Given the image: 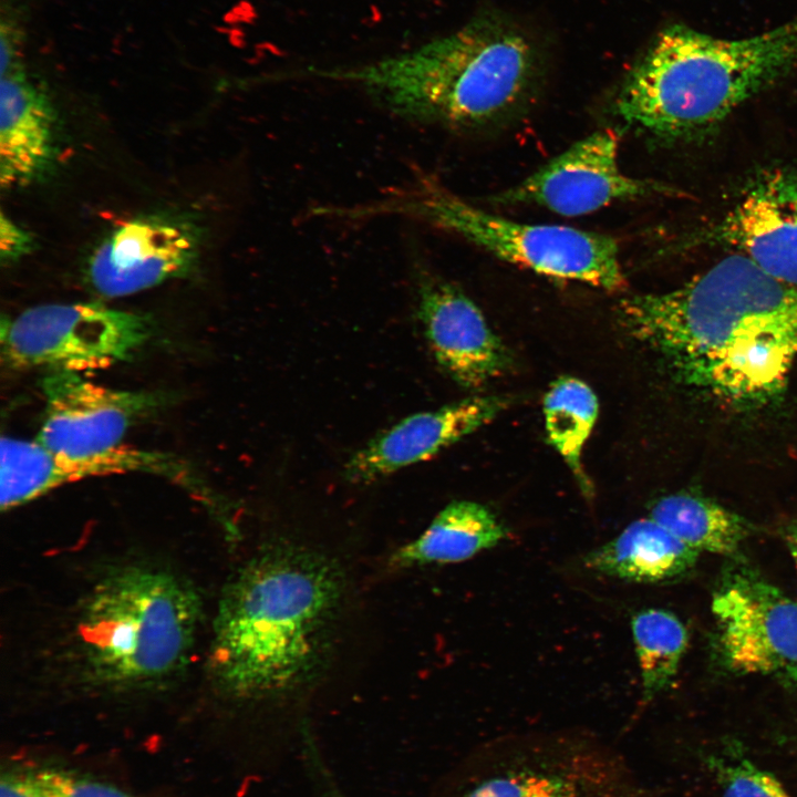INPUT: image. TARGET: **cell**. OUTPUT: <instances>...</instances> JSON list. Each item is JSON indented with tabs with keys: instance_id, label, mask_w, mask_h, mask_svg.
Wrapping results in <instances>:
<instances>
[{
	"instance_id": "ffe728a7",
	"label": "cell",
	"mask_w": 797,
	"mask_h": 797,
	"mask_svg": "<svg viewBox=\"0 0 797 797\" xmlns=\"http://www.w3.org/2000/svg\"><path fill=\"white\" fill-rule=\"evenodd\" d=\"M598 407L593 391L582 381L569 376L552 383L544 400L548 441L584 493L591 491V486L581 465V453L596 423Z\"/></svg>"
},
{
	"instance_id": "44dd1931",
	"label": "cell",
	"mask_w": 797,
	"mask_h": 797,
	"mask_svg": "<svg viewBox=\"0 0 797 797\" xmlns=\"http://www.w3.org/2000/svg\"><path fill=\"white\" fill-rule=\"evenodd\" d=\"M631 631L636 652L642 701L649 703L672 683L689 634L681 620L663 609H645L631 619Z\"/></svg>"
},
{
	"instance_id": "cb8c5ba5",
	"label": "cell",
	"mask_w": 797,
	"mask_h": 797,
	"mask_svg": "<svg viewBox=\"0 0 797 797\" xmlns=\"http://www.w3.org/2000/svg\"><path fill=\"white\" fill-rule=\"evenodd\" d=\"M35 772L63 797H139L107 782L62 768Z\"/></svg>"
},
{
	"instance_id": "9a60e30c",
	"label": "cell",
	"mask_w": 797,
	"mask_h": 797,
	"mask_svg": "<svg viewBox=\"0 0 797 797\" xmlns=\"http://www.w3.org/2000/svg\"><path fill=\"white\" fill-rule=\"evenodd\" d=\"M506 405L503 396H477L410 415L354 452L344 477L370 484L426 460L490 422Z\"/></svg>"
},
{
	"instance_id": "5bb4252c",
	"label": "cell",
	"mask_w": 797,
	"mask_h": 797,
	"mask_svg": "<svg viewBox=\"0 0 797 797\" xmlns=\"http://www.w3.org/2000/svg\"><path fill=\"white\" fill-rule=\"evenodd\" d=\"M417 315L437 363L458 384L477 389L504 373L509 354L482 311L457 287L421 268Z\"/></svg>"
},
{
	"instance_id": "52a82bcc",
	"label": "cell",
	"mask_w": 797,
	"mask_h": 797,
	"mask_svg": "<svg viewBox=\"0 0 797 797\" xmlns=\"http://www.w3.org/2000/svg\"><path fill=\"white\" fill-rule=\"evenodd\" d=\"M143 314L97 302L42 304L1 320L9 368L87 375L130 360L149 339Z\"/></svg>"
},
{
	"instance_id": "ba28073f",
	"label": "cell",
	"mask_w": 797,
	"mask_h": 797,
	"mask_svg": "<svg viewBox=\"0 0 797 797\" xmlns=\"http://www.w3.org/2000/svg\"><path fill=\"white\" fill-rule=\"evenodd\" d=\"M715 649L725 670L797 687V601L746 565L726 569L713 593Z\"/></svg>"
},
{
	"instance_id": "f1b7e54d",
	"label": "cell",
	"mask_w": 797,
	"mask_h": 797,
	"mask_svg": "<svg viewBox=\"0 0 797 797\" xmlns=\"http://www.w3.org/2000/svg\"><path fill=\"white\" fill-rule=\"evenodd\" d=\"M797 520V519H796Z\"/></svg>"
},
{
	"instance_id": "4316f807",
	"label": "cell",
	"mask_w": 797,
	"mask_h": 797,
	"mask_svg": "<svg viewBox=\"0 0 797 797\" xmlns=\"http://www.w3.org/2000/svg\"><path fill=\"white\" fill-rule=\"evenodd\" d=\"M309 743L308 757L312 765L314 778L319 791L317 797H345L344 794L337 787L335 783L329 777L327 768L322 765L318 753L312 749V745Z\"/></svg>"
},
{
	"instance_id": "5b68a950",
	"label": "cell",
	"mask_w": 797,
	"mask_h": 797,
	"mask_svg": "<svg viewBox=\"0 0 797 797\" xmlns=\"http://www.w3.org/2000/svg\"><path fill=\"white\" fill-rule=\"evenodd\" d=\"M201 602L175 573L128 566L105 576L83 604L80 653L89 680L142 689L165 682L188 662Z\"/></svg>"
},
{
	"instance_id": "484cf974",
	"label": "cell",
	"mask_w": 797,
	"mask_h": 797,
	"mask_svg": "<svg viewBox=\"0 0 797 797\" xmlns=\"http://www.w3.org/2000/svg\"><path fill=\"white\" fill-rule=\"evenodd\" d=\"M33 249L32 237L4 213L0 218V257L2 261L12 262L28 255Z\"/></svg>"
},
{
	"instance_id": "8992f818",
	"label": "cell",
	"mask_w": 797,
	"mask_h": 797,
	"mask_svg": "<svg viewBox=\"0 0 797 797\" xmlns=\"http://www.w3.org/2000/svg\"><path fill=\"white\" fill-rule=\"evenodd\" d=\"M341 214L354 220L384 215L417 219L539 275L608 291L627 286L614 238L566 226L517 222L490 214L426 174H416L406 185L371 203L343 207Z\"/></svg>"
},
{
	"instance_id": "e0dca14e",
	"label": "cell",
	"mask_w": 797,
	"mask_h": 797,
	"mask_svg": "<svg viewBox=\"0 0 797 797\" xmlns=\"http://www.w3.org/2000/svg\"><path fill=\"white\" fill-rule=\"evenodd\" d=\"M698 555L649 517L632 521L614 538L589 551L583 563L610 578L660 583L689 572Z\"/></svg>"
},
{
	"instance_id": "2e32d148",
	"label": "cell",
	"mask_w": 797,
	"mask_h": 797,
	"mask_svg": "<svg viewBox=\"0 0 797 797\" xmlns=\"http://www.w3.org/2000/svg\"><path fill=\"white\" fill-rule=\"evenodd\" d=\"M54 115L44 93L20 68L1 75L0 184L23 186L51 168L55 155Z\"/></svg>"
},
{
	"instance_id": "7402d4cb",
	"label": "cell",
	"mask_w": 797,
	"mask_h": 797,
	"mask_svg": "<svg viewBox=\"0 0 797 797\" xmlns=\"http://www.w3.org/2000/svg\"><path fill=\"white\" fill-rule=\"evenodd\" d=\"M721 797H796L770 772L753 762L735 743L704 759Z\"/></svg>"
},
{
	"instance_id": "7c38bea8",
	"label": "cell",
	"mask_w": 797,
	"mask_h": 797,
	"mask_svg": "<svg viewBox=\"0 0 797 797\" xmlns=\"http://www.w3.org/2000/svg\"><path fill=\"white\" fill-rule=\"evenodd\" d=\"M147 473L186 480V467L169 454L121 444L89 454L53 452L37 441L1 438L0 506L10 510L86 478Z\"/></svg>"
},
{
	"instance_id": "3957f363",
	"label": "cell",
	"mask_w": 797,
	"mask_h": 797,
	"mask_svg": "<svg viewBox=\"0 0 797 797\" xmlns=\"http://www.w3.org/2000/svg\"><path fill=\"white\" fill-rule=\"evenodd\" d=\"M312 72L362 89L405 120L470 130L503 123L527 105L540 79V55L511 19L483 11L408 51Z\"/></svg>"
},
{
	"instance_id": "8fae6325",
	"label": "cell",
	"mask_w": 797,
	"mask_h": 797,
	"mask_svg": "<svg viewBox=\"0 0 797 797\" xmlns=\"http://www.w3.org/2000/svg\"><path fill=\"white\" fill-rule=\"evenodd\" d=\"M199 251V234L172 216H145L122 224L92 252L91 286L110 298L123 297L186 273Z\"/></svg>"
},
{
	"instance_id": "6da1fadb",
	"label": "cell",
	"mask_w": 797,
	"mask_h": 797,
	"mask_svg": "<svg viewBox=\"0 0 797 797\" xmlns=\"http://www.w3.org/2000/svg\"><path fill=\"white\" fill-rule=\"evenodd\" d=\"M619 311L679 380L733 405L778 396L797 358V288L737 252L671 291L625 298Z\"/></svg>"
},
{
	"instance_id": "9c48e42d",
	"label": "cell",
	"mask_w": 797,
	"mask_h": 797,
	"mask_svg": "<svg viewBox=\"0 0 797 797\" xmlns=\"http://www.w3.org/2000/svg\"><path fill=\"white\" fill-rule=\"evenodd\" d=\"M618 148L615 132H596L515 187L494 196L493 201L535 204L571 217L596 211L618 200L674 194L664 184L625 175L618 163Z\"/></svg>"
},
{
	"instance_id": "83f0119b",
	"label": "cell",
	"mask_w": 797,
	"mask_h": 797,
	"mask_svg": "<svg viewBox=\"0 0 797 797\" xmlns=\"http://www.w3.org/2000/svg\"><path fill=\"white\" fill-rule=\"evenodd\" d=\"M786 540L789 552L795 561L797 568V520L791 522L786 531Z\"/></svg>"
},
{
	"instance_id": "ac0fdd59",
	"label": "cell",
	"mask_w": 797,
	"mask_h": 797,
	"mask_svg": "<svg viewBox=\"0 0 797 797\" xmlns=\"http://www.w3.org/2000/svg\"><path fill=\"white\" fill-rule=\"evenodd\" d=\"M509 531L486 506L457 500L441 510L414 540L392 555V565L401 568L462 562L494 548Z\"/></svg>"
},
{
	"instance_id": "d6986e66",
	"label": "cell",
	"mask_w": 797,
	"mask_h": 797,
	"mask_svg": "<svg viewBox=\"0 0 797 797\" xmlns=\"http://www.w3.org/2000/svg\"><path fill=\"white\" fill-rule=\"evenodd\" d=\"M650 518L698 552L733 557L751 532L749 525L739 515L686 491L655 500Z\"/></svg>"
},
{
	"instance_id": "30bf717a",
	"label": "cell",
	"mask_w": 797,
	"mask_h": 797,
	"mask_svg": "<svg viewBox=\"0 0 797 797\" xmlns=\"http://www.w3.org/2000/svg\"><path fill=\"white\" fill-rule=\"evenodd\" d=\"M41 390L44 415L35 441L68 455L121 445L128 428L158 405L153 393L108 387L73 372H49Z\"/></svg>"
},
{
	"instance_id": "603a6c76",
	"label": "cell",
	"mask_w": 797,
	"mask_h": 797,
	"mask_svg": "<svg viewBox=\"0 0 797 797\" xmlns=\"http://www.w3.org/2000/svg\"><path fill=\"white\" fill-rule=\"evenodd\" d=\"M462 797H584V790L571 775L521 768L485 778Z\"/></svg>"
},
{
	"instance_id": "4fadbf2b",
	"label": "cell",
	"mask_w": 797,
	"mask_h": 797,
	"mask_svg": "<svg viewBox=\"0 0 797 797\" xmlns=\"http://www.w3.org/2000/svg\"><path fill=\"white\" fill-rule=\"evenodd\" d=\"M704 239L733 248L797 288V175L783 168L762 172Z\"/></svg>"
},
{
	"instance_id": "277c9868",
	"label": "cell",
	"mask_w": 797,
	"mask_h": 797,
	"mask_svg": "<svg viewBox=\"0 0 797 797\" xmlns=\"http://www.w3.org/2000/svg\"><path fill=\"white\" fill-rule=\"evenodd\" d=\"M797 68V17L760 34L723 39L684 24L663 29L631 68L612 103L628 125L665 142L720 125Z\"/></svg>"
},
{
	"instance_id": "d4e9b609",
	"label": "cell",
	"mask_w": 797,
	"mask_h": 797,
	"mask_svg": "<svg viewBox=\"0 0 797 797\" xmlns=\"http://www.w3.org/2000/svg\"><path fill=\"white\" fill-rule=\"evenodd\" d=\"M0 797H63L45 783L35 769L3 773L0 782Z\"/></svg>"
},
{
	"instance_id": "7a4b0ae2",
	"label": "cell",
	"mask_w": 797,
	"mask_h": 797,
	"mask_svg": "<svg viewBox=\"0 0 797 797\" xmlns=\"http://www.w3.org/2000/svg\"><path fill=\"white\" fill-rule=\"evenodd\" d=\"M334 558L276 541L232 576L217 609L209 671L241 702L277 700L308 685L328 659L345 598Z\"/></svg>"
}]
</instances>
